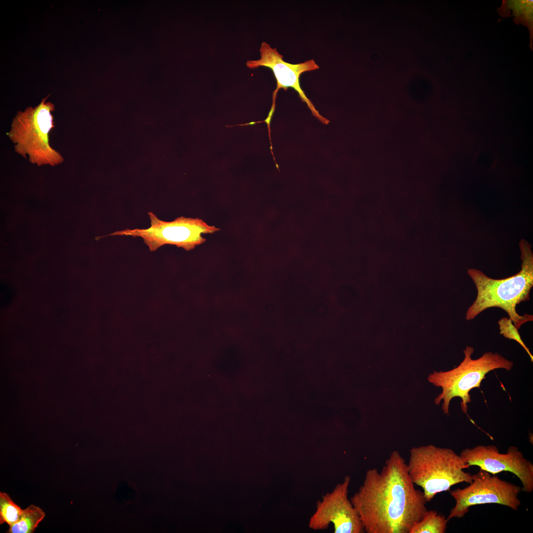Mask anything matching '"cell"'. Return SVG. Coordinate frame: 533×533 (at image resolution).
<instances>
[{"mask_svg": "<svg viewBox=\"0 0 533 533\" xmlns=\"http://www.w3.org/2000/svg\"><path fill=\"white\" fill-rule=\"evenodd\" d=\"M350 499L367 533H409L427 510L400 453L393 451L381 471L370 468Z\"/></svg>", "mask_w": 533, "mask_h": 533, "instance_id": "6da1fadb", "label": "cell"}, {"mask_svg": "<svg viewBox=\"0 0 533 533\" xmlns=\"http://www.w3.org/2000/svg\"><path fill=\"white\" fill-rule=\"evenodd\" d=\"M531 245L522 239L519 243L521 269L516 274L500 279L487 276L480 270L469 268L467 273L477 290V297L468 308L465 318L469 321L489 308L502 309L508 314L514 326L519 329L523 324L533 320V315H519L516 305L530 300L533 286V253Z\"/></svg>", "mask_w": 533, "mask_h": 533, "instance_id": "7a4b0ae2", "label": "cell"}, {"mask_svg": "<svg viewBox=\"0 0 533 533\" xmlns=\"http://www.w3.org/2000/svg\"><path fill=\"white\" fill-rule=\"evenodd\" d=\"M409 477L423 490L427 502L457 484H470L473 476L464 471L470 466L453 449L433 445L414 447L407 463Z\"/></svg>", "mask_w": 533, "mask_h": 533, "instance_id": "3957f363", "label": "cell"}, {"mask_svg": "<svg viewBox=\"0 0 533 533\" xmlns=\"http://www.w3.org/2000/svg\"><path fill=\"white\" fill-rule=\"evenodd\" d=\"M48 96L35 107L19 111L13 119L7 135L14 144L15 151L38 166L58 165L64 160L61 154L49 144V133L54 128L52 112L54 105L47 102Z\"/></svg>", "mask_w": 533, "mask_h": 533, "instance_id": "277c9868", "label": "cell"}, {"mask_svg": "<svg viewBox=\"0 0 533 533\" xmlns=\"http://www.w3.org/2000/svg\"><path fill=\"white\" fill-rule=\"evenodd\" d=\"M473 352V347L466 346L463 350L464 358L457 367L448 371L434 372L428 377L429 382L442 389L434 402L439 405L443 400L442 409L445 414H449L450 401L454 397L461 398V410L466 414L468 404L471 401L469 392L480 387L486 375L498 369L510 371L513 366V362L497 352H485L476 359L471 357Z\"/></svg>", "mask_w": 533, "mask_h": 533, "instance_id": "5b68a950", "label": "cell"}, {"mask_svg": "<svg viewBox=\"0 0 533 533\" xmlns=\"http://www.w3.org/2000/svg\"><path fill=\"white\" fill-rule=\"evenodd\" d=\"M151 226L147 228H126L106 235L140 237L151 251L163 245H174L189 251L205 242L202 234L213 233L220 230L199 218L179 217L171 222L161 220L152 212H148Z\"/></svg>", "mask_w": 533, "mask_h": 533, "instance_id": "8992f818", "label": "cell"}, {"mask_svg": "<svg viewBox=\"0 0 533 533\" xmlns=\"http://www.w3.org/2000/svg\"><path fill=\"white\" fill-rule=\"evenodd\" d=\"M472 476V482L468 486L450 492L456 503L450 510L448 521L462 518L470 507L477 505L495 503L518 510L521 504L518 498L521 487L482 469Z\"/></svg>", "mask_w": 533, "mask_h": 533, "instance_id": "52a82bcc", "label": "cell"}, {"mask_svg": "<svg viewBox=\"0 0 533 533\" xmlns=\"http://www.w3.org/2000/svg\"><path fill=\"white\" fill-rule=\"evenodd\" d=\"M350 482V477L346 476L332 491L322 496L309 519L310 529L323 530L332 524L335 533H365L359 515L348 497Z\"/></svg>", "mask_w": 533, "mask_h": 533, "instance_id": "ba28073f", "label": "cell"}, {"mask_svg": "<svg viewBox=\"0 0 533 533\" xmlns=\"http://www.w3.org/2000/svg\"><path fill=\"white\" fill-rule=\"evenodd\" d=\"M469 466H477L493 474L509 472L521 481L522 491H533V464L524 457L516 446H510L505 454H501L495 445H478L463 449L459 455Z\"/></svg>", "mask_w": 533, "mask_h": 533, "instance_id": "9c48e42d", "label": "cell"}, {"mask_svg": "<svg viewBox=\"0 0 533 533\" xmlns=\"http://www.w3.org/2000/svg\"><path fill=\"white\" fill-rule=\"evenodd\" d=\"M260 52V59L248 60L246 65L251 69L265 67L272 71L277 81L276 87L272 95L277 96V92L280 89L287 90L289 87L292 88L298 92L302 101L306 104L312 115L323 123L328 124L329 120L319 114L301 87V75L305 72L319 68L315 61L310 59L298 64L287 63L283 60V55L278 52L276 48L271 47L269 44L265 41L261 44Z\"/></svg>", "mask_w": 533, "mask_h": 533, "instance_id": "30bf717a", "label": "cell"}, {"mask_svg": "<svg viewBox=\"0 0 533 533\" xmlns=\"http://www.w3.org/2000/svg\"><path fill=\"white\" fill-rule=\"evenodd\" d=\"M45 516L39 507L31 504L23 509L19 520L9 527L7 533H33Z\"/></svg>", "mask_w": 533, "mask_h": 533, "instance_id": "8fae6325", "label": "cell"}, {"mask_svg": "<svg viewBox=\"0 0 533 533\" xmlns=\"http://www.w3.org/2000/svg\"><path fill=\"white\" fill-rule=\"evenodd\" d=\"M448 521L437 511L427 510L422 518L411 527L409 533H444Z\"/></svg>", "mask_w": 533, "mask_h": 533, "instance_id": "7c38bea8", "label": "cell"}, {"mask_svg": "<svg viewBox=\"0 0 533 533\" xmlns=\"http://www.w3.org/2000/svg\"><path fill=\"white\" fill-rule=\"evenodd\" d=\"M23 509L14 503L9 495L0 493V524L6 523L9 527L15 524L20 519Z\"/></svg>", "mask_w": 533, "mask_h": 533, "instance_id": "4fadbf2b", "label": "cell"}, {"mask_svg": "<svg viewBox=\"0 0 533 533\" xmlns=\"http://www.w3.org/2000/svg\"><path fill=\"white\" fill-rule=\"evenodd\" d=\"M498 324L500 334L506 339L515 341L519 343L527 352L531 361L533 362L532 354L521 339L518 329L514 326L511 319L506 317H503L498 321Z\"/></svg>", "mask_w": 533, "mask_h": 533, "instance_id": "5bb4252c", "label": "cell"}]
</instances>
